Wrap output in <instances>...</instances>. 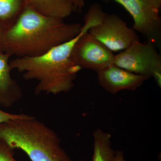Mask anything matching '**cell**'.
Returning <instances> with one entry per match:
<instances>
[{"instance_id": "11", "label": "cell", "mask_w": 161, "mask_h": 161, "mask_svg": "<svg viewBox=\"0 0 161 161\" xmlns=\"http://www.w3.org/2000/svg\"><path fill=\"white\" fill-rule=\"evenodd\" d=\"M94 151L92 161H113L115 151L112 147L111 134L100 129L93 132Z\"/></svg>"}, {"instance_id": "3", "label": "cell", "mask_w": 161, "mask_h": 161, "mask_svg": "<svg viewBox=\"0 0 161 161\" xmlns=\"http://www.w3.org/2000/svg\"><path fill=\"white\" fill-rule=\"evenodd\" d=\"M0 140L22 150L31 161H75L61 147L58 134L34 116L1 124Z\"/></svg>"}, {"instance_id": "12", "label": "cell", "mask_w": 161, "mask_h": 161, "mask_svg": "<svg viewBox=\"0 0 161 161\" xmlns=\"http://www.w3.org/2000/svg\"><path fill=\"white\" fill-rule=\"evenodd\" d=\"M26 6V0H0V25L9 29Z\"/></svg>"}, {"instance_id": "5", "label": "cell", "mask_w": 161, "mask_h": 161, "mask_svg": "<svg viewBox=\"0 0 161 161\" xmlns=\"http://www.w3.org/2000/svg\"><path fill=\"white\" fill-rule=\"evenodd\" d=\"M88 32L111 51H123L139 40L136 31L118 15L107 14L102 21Z\"/></svg>"}, {"instance_id": "7", "label": "cell", "mask_w": 161, "mask_h": 161, "mask_svg": "<svg viewBox=\"0 0 161 161\" xmlns=\"http://www.w3.org/2000/svg\"><path fill=\"white\" fill-rule=\"evenodd\" d=\"M115 55L90 34L84 33L75 43L70 58L82 69L97 72L114 64Z\"/></svg>"}, {"instance_id": "16", "label": "cell", "mask_w": 161, "mask_h": 161, "mask_svg": "<svg viewBox=\"0 0 161 161\" xmlns=\"http://www.w3.org/2000/svg\"><path fill=\"white\" fill-rule=\"evenodd\" d=\"M6 30L0 25V52H4V42Z\"/></svg>"}, {"instance_id": "8", "label": "cell", "mask_w": 161, "mask_h": 161, "mask_svg": "<svg viewBox=\"0 0 161 161\" xmlns=\"http://www.w3.org/2000/svg\"><path fill=\"white\" fill-rule=\"evenodd\" d=\"M96 73L99 85L112 94L125 90L135 91L151 78L128 71L114 64Z\"/></svg>"}, {"instance_id": "17", "label": "cell", "mask_w": 161, "mask_h": 161, "mask_svg": "<svg viewBox=\"0 0 161 161\" xmlns=\"http://www.w3.org/2000/svg\"><path fill=\"white\" fill-rule=\"evenodd\" d=\"M113 161H125L124 158L123 151L121 150H117L115 151V157Z\"/></svg>"}, {"instance_id": "1", "label": "cell", "mask_w": 161, "mask_h": 161, "mask_svg": "<svg viewBox=\"0 0 161 161\" xmlns=\"http://www.w3.org/2000/svg\"><path fill=\"white\" fill-rule=\"evenodd\" d=\"M81 26L44 15L27 6L6 30L4 52L16 58L37 57L76 37Z\"/></svg>"}, {"instance_id": "6", "label": "cell", "mask_w": 161, "mask_h": 161, "mask_svg": "<svg viewBox=\"0 0 161 161\" xmlns=\"http://www.w3.org/2000/svg\"><path fill=\"white\" fill-rule=\"evenodd\" d=\"M118 3L126 10L133 20L132 29L153 43L160 40L161 19L159 11L151 0H101Z\"/></svg>"}, {"instance_id": "14", "label": "cell", "mask_w": 161, "mask_h": 161, "mask_svg": "<svg viewBox=\"0 0 161 161\" xmlns=\"http://www.w3.org/2000/svg\"><path fill=\"white\" fill-rule=\"evenodd\" d=\"M31 116V115L25 114H11L0 109V125L9 121L18 119H25L30 118Z\"/></svg>"}, {"instance_id": "18", "label": "cell", "mask_w": 161, "mask_h": 161, "mask_svg": "<svg viewBox=\"0 0 161 161\" xmlns=\"http://www.w3.org/2000/svg\"><path fill=\"white\" fill-rule=\"evenodd\" d=\"M151 1L154 7L159 10L161 6V0H151Z\"/></svg>"}, {"instance_id": "13", "label": "cell", "mask_w": 161, "mask_h": 161, "mask_svg": "<svg viewBox=\"0 0 161 161\" xmlns=\"http://www.w3.org/2000/svg\"><path fill=\"white\" fill-rule=\"evenodd\" d=\"M14 150L6 143L0 140V161H18L14 157Z\"/></svg>"}, {"instance_id": "9", "label": "cell", "mask_w": 161, "mask_h": 161, "mask_svg": "<svg viewBox=\"0 0 161 161\" xmlns=\"http://www.w3.org/2000/svg\"><path fill=\"white\" fill-rule=\"evenodd\" d=\"M11 55L0 52V106L10 108L23 97V91L15 79L12 78L9 66Z\"/></svg>"}, {"instance_id": "2", "label": "cell", "mask_w": 161, "mask_h": 161, "mask_svg": "<svg viewBox=\"0 0 161 161\" xmlns=\"http://www.w3.org/2000/svg\"><path fill=\"white\" fill-rule=\"evenodd\" d=\"M93 26L91 22H85L81 31L75 38L52 48L37 57L16 58L9 61L11 70H16L26 80L37 82L36 95H57L69 92L81 68L75 64L70 55L75 43L84 33Z\"/></svg>"}, {"instance_id": "15", "label": "cell", "mask_w": 161, "mask_h": 161, "mask_svg": "<svg viewBox=\"0 0 161 161\" xmlns=\"http://www.w3.org/2000/svg\"><path fill=\"white\" fill-rule=\"evenodd\" d=\"M75 5L76 13H80L82 11L85 5V0H73Z\"/></svg>"}, {"instance_id": "10", "label": "cell", "mask_w": 161, "mask_h": 161, "mask_svg": "<svg viewBox=\"0 0 161 161\" xmlns=\"http://www.w3.org/2000/svg\"><path fill=\"white\" fill-rule=\"evenodd\" d=\"M27 6L41 14L64 19L76 13L73 0H26Z\"/></svg>"}, {"instance_id": "4", "label": "cell", "mask_w": 161, "mask_h": 161, "mask_svg": "<svg viewBox=\"0 0 161 161\" xmlns=\"http://www.w3.org/2000/svg\"><path fill=\"white\" fill-rule=\"evenodd\" d=\"M114 64L137 75H147L154 78L161 86V58L155 44L140 40L133 42L127 49L115 55Z\"/></svg>"}]
</instances>
